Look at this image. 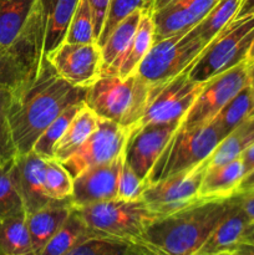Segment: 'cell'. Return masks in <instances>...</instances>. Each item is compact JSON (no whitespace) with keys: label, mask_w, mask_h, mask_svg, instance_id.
Masks as SVG:
<instances>
[{"label":"cell","mask_w":254,"mask_h":255,"mask_svg":"<svg viewBox=\"0 0 254 255\" xmlns=\"http://www.w3.org/2000/svg\"><path fill=\"white\" fill-rule=\"evenodd\" d=\"M242 242H244V243L254 244V223L249 224L248 228L246 229L243 238H242Z\"/></svg>","instance_id":"46"},{"label":"cell","mask_w":254,"mask_h":255,"mask_svg":"<svg viewBox=\"0 0 254 255\" xmlns=\"http://www.w3.org/2000/svg\"><path fill=\"white\" fill-rule=\"evenodd\" d=\"M251 71H252V67H251ZM251 86H252V92H253V102H254V75L252 74V79H251ZM254 115V110H253V114Z\"/></svg>","instance_id":"49"},{"label":"cell","mask_w":254,"mask_h":255,"mask_svg":"<svg viewBox=\"0 0 254 255\" xmlns=\"http://www.w3.org/2000/svg\"><path fill=\"white\" fill-rule=\"evenodd\" d=\"M219 0H176L153 11L154 42L196 26Z\"/></svg>","instance_id":"17"},{"label":"cell","mask_w":254,"mask_h":255,"mask_svg":"<svg viewBox=\"0 0 254 255\" xmlns=\"http://www.w3.org/2000/svg\"><path fill=\"white\" fill-rule=\"evenodd\" d=\"M69 255H158L143 243L96 237L80 244Z\"/></svg>","instance_id":"28"},{"label":"cell","mask_w":254,"mask_h":255,"mask_svg":"<svg viewBox=\"0 0 254 255\" xmlns=\"http://www.w3.org/2000/svg\"><path fill=\"white\" fill-rule=\"evenodd\" d=\"M142 10H136L119 22L110 32L106 41L101 46L102 75H117L121 60L131 44L133 35L138 27Z\"/></svg>","instance_id":"21"},{"label":"cell","mask_w":254,"mask_h":255,"mask_svg":"<svg viewBox=\"0 0 254 255\" xmlns=\"http://www.w3.org/2000/svg\"><path fill=\"white\" fill-rule=\"evenodd\" d=\"M241 158L243 161L244 166V172H246V176H248L249 173L254 171V142L249 144L241 154Z\"/></svg>","instance_id":"41"},{"label":"cell","mask_w":254,"mask_h":255,"mask_svg":"<svg viewBox=\"0 0 254 255\" xmlns=\"http://www.w3.org/2000/svg\"><path fill=\"white\" fill-rule=\"evenodd\" d=\"M10 100L11 89L0 85V166L7 163L17 156V149L7 119Z\"/></svg>","instance_id":"35"},{"label":"cell","mask_w":254,"mask_h":255,"mask_svg":"<svg viewBox=\"0 0 254 255\" xmlns=\"http://www.w3.org/2000/svg\"><path fill=\"white\" fill-rule=\"evenodd\" d=\"M253 40L254 14L234 17L204 47L189 69V77L204 84L212 77L246 61Z\"/></svg>","instance_id":"6"},{"label":"cell","mask_w":254,"mask_h":255,"mask_svg":"<svg viewBox=\"0 0 254 255\" xmlns=\"http://www.w3.org/2000/svg\"><path fill=\"white\" fill-rule=\"evenodd\" d=\"M251 67H252V74L254 75V64H251Z\"/></svg>","instance_id":"50"},{"label":"cell","mask_w":254,"mask_h":255,"mask_svg":"<svg viewBox=\"0 0 254 255\" xmlns=\"http://www.w3.org/2000/svg\"><path fill=\"white\" fill-rule=\"evenodd\" d=\"M97 236L86 224L76 208L71 212L64 226L50 239L37 255H69L80 244Z\"/></svg>","instance_id":"23"},{"label":"cell","mask_w":254,"mask_h":255,"mask_svg":"<svg viewBox=\"0 0 254 255\" xmlns=\"http://www.w3.org/2000/svg\"><path fill=\"white\" fill-rule=\"evenodd\" d=\"M231 209L218 226L214 228L211 236L202 244L194 255H221L231 253L242 242L244 232L251 224L237 202L236 196H232Z\"/></svg>","instance_id":"18"},{"label":"cell","mask_w":254,"mask_h":255,"mask_svg":"<svg viewBox=\"0 0 254 255\" xmlns=\"http://www.w3.org/2000/svg\"><path fill=\"white\" fill-rule=\"evenodd\" d=\"M188 71L189 69L162 85H154L143 117L137 126L183 120L204 85L193 81Z\"/></svg>","instance_id":"11"},{"label":"cell","mask_w":254,"mask_h":255,"mask_svg":"<svg viewBox=\"0 0 254 255\" xmlns=\"http://www.w3.org/2000/svg\"><path fill=\"white\" fill-rule=\"evenodd\" d=\"M80 0H46L44 56L49 57L65 42Z\"/></svg>","instance_id":"22"},{"label":"cell","mask_w":254,"mask_h":255,"mask_svg":"<svg viewBox=\"0 0 254 255\" xmlns=\"http://www.w3.org/2000/svg\"><path fill=\"white\" fill-rule=\"evenodd\" d=\"M253 187H254V171L252 172V173H249L248 176L244 177L243 181H242V183L239 184L238 192L246 191V189L253 188Z\"/></svg>","instance_id":"45"},{"label":"cell","mask_w":254,"mask_h":255,"mask_svg":"<svg viewBox=\"0 0 254 255\" xmlns=\"http://www.w3.org/2000/svg\"><path fill=\"white\" fill-rule=\"evenodd\" d=\"M206 46L194 27L178 32L154 42L136 72L152 86L162 85L191 69Z\"/></svg>","instance_id":"8"},{"label":"cell","mask_w":254,"mask_h":255,"mask_svg":"<svg viewBox=\"0 0 254 255\" xmlns=\"http://www.w3.org/2000/svg\"><path fill=\"white\" fill-rule=\"evenodd\" d=\"M46 0H0V45L27 74L44 59Z\"/></svg>","instance_id":"3"},{"label":"cell","mask_w":254,"mask_h":255,"mask_svg":"<svg viewBox=\"0 0 254 255\" xmlns=\"http://www.w3.org/2000/svg\"><path fill=\"white\" fill-rule=\"evenodd\" d=\"M125 152L112 161L91 167L74 178L71 202L74 207L90 206L119 198V179Z\"/></svg>","instance_id":"15"},{"label":"cell","mask_w":254,"mask_h":255,"mask_svg":"<svg viewBox=\"0 0 254 255\" xmlns=\"http://www.w3.org/2000/svg\"><path fill=\"white\" fill-rule=\"evenodd\" d=\"M45 162L46 158L34 151L17 154L12 161V177L26 214L55 202L45 191Z\"/></svg>","instance_id":"16"},{"label":"cell","mask_w":254,"mask_h":255,"mask_svg":"<svg viewBox=\"0 0 254 255\" xmlns=\"http://www.w3.org/2000/svg\"><path fill=\"white\" fill-rule=\"evenodd\" d=\"M248 147L246 139H244L243 134H242L239 127H237L232 133L224 137L216 148L213 149L208 158L204 161L207 168L208 167H217L222 166V164L229 163V162L234 161V159L239 158L242 152Z\"/></svg>","instance_id":"36"},{"label":"cell","mask_w":254,"mask_h":255,"mask_svg":"<svg viewBox=\"0 0 254 255\" xmlns=\"http://www.w3.org/2000/svg\"><path fill=\"white\" fill-rule=\"evenodd\" d=\"M84 105L85 102H80V104L72 105V106L67 107L65 111H62L47 126V128L42 132L41 136L37 138L34 147H32V151L39 154V156L44 157V158H54L55 146L62 137L64 132L66 131L70 122L74 120V117L84 107Z\"/></svg>","instance_id":"30"},{"label":"cell","mask_w":254,"mask_h":255,"mask_svg":"<svg viewBox=\"0 0 254 255\" xmlns=\"http://www.w3.org/2000/svg\"><path fill=\"white\" fill-rule=\"evenodd\" d=\"M234 196H236L239 207L244 212L247 218L249 219L251 224L254 223V187L246 189V191L237 192Z\"/></svg>","instance_id":"40"},{"label":"cell","mask_w":254,"mask_h":255,"mask_svg":"<svg viewBox=\"0 0 254 255\" xmlns=\"http://www.w3.org/2000/svg\"><path fill=\"white\" fill-rule=\"evenodd\" d=\"M221 255H233L232 253H226V254H221Z\"/></svg>","instance_id":"51"},{"label":"cell","mask_w":254,"mask_h":255,"mask_svg":"<svg viewBox=\"0 0 254 255\" xmlns=\"http://www.w3.org/2000/svg\"><path fill=\"white\" fill-rule=\"evenodd\" d=\"M232 197L199 201L146 229L142 243L158 255H194L231 209Z\"/></svg>","instance_id":"2"},{"label":"cell","mask_w":254,"mask_h":255,"mask_svg":"<svg viewBox=\"0 0 254 255\" xmlns=\"http://www.w3.org/2000/svg\"><path fill=\"white\" fill-rule=\"evenodd\" d=\"M246 172L241 157L222 166L208 167L199 187V198L202 201L229 198L238 192Z\"/></svg>","instance_id":"20"},{"label":"cell","mask_w":254,"mask_h":255,"mask_svg":"<svg viewBox=\"0 0 254 255\" xmlns=\"http://www.w3.org/2000/svg\"><path fill=\"white\" fill-rule=\"evenodd\" d=\"M242 134H243L244 139H246L247 144H251L254 142V115L249 116L243 124L239 126Z\"/></svg>","instance_id":"42"},{"label":"cell","mask_w":254,"mask_h":255,"mask_svg":"<svg viewBox=\"0 0 254 255\" xmlns=\"http://www.w3.org/2000/svg\"><path fill=\"white\" fill-rule=\"evenodd\" d=\"M247 62H248V64H254V40L251 45L248 55H247Z\"/></svg>","instance_id":"48"},{"label":"cell","mask_w":254,"mask_h":255,"mask_svg":"<svg viewBox=\"0 0 254 255\" xmlns=\"http://www.w3.org/2000/svg\"><path fill=\"white\" fill-rule=\"evenodd\" d=\"M131 129L116 122L100 119L97 128L85 143L61 162L72 178L91 167L106 163L121 156L126 148Z\"/></svg>","instance_id":"12"},{"label":"cell","mask_w":254,"mask_h":255,"mask_svg":"<svg viewBox=\"0 0 254 255\" xmlns=\"http://www.w3.org/2000/svg\"><path fill=\"white\" fill-rule=\"evenodd\" d=\"M65 42L67 44H92L97 42L95 36L94 19L89 0H80L76 7Z\"/></svg>","instance_id":"33"},{"label":"cell","mask_w":254,"mask_h":255,"mask_svg":"<svg viewBox=\"0 0 254 255\" xmlns=\"http://www.w3.org/2000/svg\"><path fill=\"white\" fill-rule=\"evenodd\" d=\"M253 110V92L249 84L236 97H233L209 124L213 125L224 138L237 127L241 126L249 116H252Z\"/></svg>","instance_id":"27"},{"label":"cell","mask_w":254,"mask_h":255,"mask_svg":"<svg viewBox=\"0 0 254 255\" xmlns=\"http://www.w3.org/2000/svg\"><path fill=\"white\" fill-rule=\"evenodd\" d=\"M76 209L97 236L134 243H142L146 229L159 218L143 199L124 201L116 198Z\"/></svg>","instance_id":"5"},{"label":"cell","mask_w":254,"mask_h":255,"mask_svg":"<svg viewBox=\"0 0 254 255\" xmlns=\"http://www.w3.org/2000/svg\"><path fill=\"white\" fill-rule=\"evenodd\" d=\"M86 90L69 84L44 57L39 67L11 90L7 119L17 154L32 151L37 138L62 111L84 102Z\"/></svg>","instance_id":"1"},{"label":"cell","mask_w":254,"mask_h":255,"mask_svg":"<svg viewBox=\"0 0 254 255\" xmlns=\"http://www.w3.org/2000/svg\"><path fill=\"white\" fill-rule=\"evenodd\" d=\"M243 0H219L201 22L194 26L207 45L216 35L236 17Z\"/></svg>","instance_id":"29"},{"label":"cell","mask_w":254,"mask_h":255,"mask_svg":"<svg viewBox=\"0 0 254 255\" xmlns=\"http://www.w3.org/2000/svg\"><path fill=\"white\" fill-rule=\"evenodd\" d=\"M173 1H176V0H154V10H153V11L162 9V7H164L166 5L171 4V2H173Z\"/></svg>","instance_id":"47"},{"label":"cell","mask_w":254,"mask_h":255,"mask_svg":"<svg viewBox=\"0 0 254 255\" xmlns=\"http://www.w3.org/2000/svg\"><path fill=\"white\" fill-rule=\"evenodd\" d=\"M231 253L233 255H254V244L241 242Z\"/></svg>","instance_id":"43"},{"label":"cell","mask_w":254,"mask_h":255,"mask_svg":"<svg viewBox=\"0 0 254 255\" xmlns=\"http://www.w3.org/2000/svg\"><path fill=\"white\" fill-rule=\"evenodd\" d=\"M97 125L99 117L86 105H84L55 146L54 158L59 162H64L69 158L91 136L92 132L97 128Z\"/></svg>","instance_id":"25"},{"label":"cell","mask_w":254,"mask_h":255,"mask_svg":"<svg viewBox=\"0 0 254 255\" xmlns=\"http://www.w3.org/2000/svg\"><path fill=\"white\" fill-rule=\"evenodd\" d=\"M254 14V0H243L236 17H243Z\"/></svg>","instance_id":"44"},{"label":"cell","mask_w":254,"mask_h":255,"mask_svg":"<svg viewBox=\"0 0 254 255\" xmlns=\"http://www.w3.org/2000/svg\"><path fill=\"white\" fill-rule=\"evenodd\" d=\"M251 64L246 60L204 82L196 101L182 120L181 126L196 127L209 124L233 97L251 84Z\"/></svg>","instance_id":"9"},{"label":"cell","mask_w":254,"mask_h":255,"mask_svg":"<svg viewBox=\"0 0 254 255\" xmlns=\"http://www.w3.org/2000/svg\"><path fill=\"white\" fill-rule=\"evenodd\" d=\"M206 163L181 172L162 181L147 184L142 199L158 217H166L202 201L199 187L206 172Z\"/></svg>","instance_id":"10"},{"label":"cell","mask_w":254,"mask_h":255,"mask_svg":"<svg viewBox=\"0 0 254 255\" xmlns=\"http://www.w3.org/2000/svg\"><path fill=\"white\" fill-rule=\"evenodd\" d=\"M111 0H89L90 7L92 11V19H94V27H95V36L96 40H99L102 30H104L105 20H106L107 10Z\"/></svg>","instance_id":"39"},{"label":"cell","mask_w":254,"mask_h":255,"mask_svg":"<svg viewBox=\"0 0 254 255\" xmlns=\"http://www.w3.org/2000/svg\"><path fill=\"white\" fill-rule=\"evenodd\" d=\"M0 254L35 255L26 223V212L0 219Z\"/></svg>","instance_id":"26"},{"label":"cell","mask_w":254,"mask_h":255,"mask_svg":"<svg viewBox=\"0 0 254 255\" xmlns=\"http://www.w3.org/2000/svg\"><path fill=\"white\" fill-rule=\"evenodd\" d=\"M152 91L153 86L136 71L126 79L102 75L87 87L84 102L100 119L132 129L143 117Z\"/></svg>","instance_id":"4"},{"label":"cell","mask_w":254,"mask_h":255,"mask_svg":"<svg viewBox=\"0 0 254 255\" xmlns=\"http://www.w3.org/2000/svg\"><path fill=\"white\" fill-rule=\"evenodd\" d=\"M182 121L147 124L129 132L125 148V161L147 184V177Z\"/></svg>","instance_id":"13"},{"label":"cell","mask_w":254,"mask_h":255,"mask_svg":"<svg viewBox=\"0 0 254 255\" xmlns=\"http://www.w3.org/2000/svg\"><path fill=\"white\" fill-rule=\"evenodd\" d=\"M27 76L29 74L16 57L0 45V85L14 90Z\"/></svg>","instance_id":"37"},{"label":"cell","mask_w":254,"mask_h":255,"mask_svg":"<svg viewBox=\"0 0 254 255\" xmlns=\"http://www.w3.org/2000/svg\"><path fill=\"white\" fill-rule=\"evenodd\" d=\"M222 139L212 124L196 127L179 125L147 177V184L196 168L208 158Z\"/></svg>","instance_id":"7"},{"label":"cell","mask_w":254,"mask_h":255,"mask_svg":"<svg viewBox=\"0 0 254 255\" xmlns=\"http://www.w3.org/2000/svg\"><path fill=\"white\" fill-rule=\"evenodd\" d=\"M74 178L70 176L61 162L46 158L45 162V191L52 201H64L71 197Z\"/></svg>","instance_id":"31"},{"label":"cell","mask_w":254,"mask_h":255,"mask_svg":"<svg viewBox=\"0 0 254 255\" xmlns=\"http://www.w3.org/2000/svg\"><path fill=\"white\" fill-rule=\"evenodd\" d=\"M74 208L71 198H67L64 201H55L34 213L26 214L27 228L35 255L39 254L47 242L64 226Z\"/></svg>","instance_id":"19"},{"label":"cell","mask_w":254,"mask_h":255,"mask_svg":"<svg viewBox=\"0 0 254 255\" xmlns=\"http://www.w3.org/2000/svg\"><path fill=\"white\" fill-rule=\"evenodd\" d=\"M154 44L153 10H142L138 27L133 35L131 44L127 47L121 60L117 76L126 79L137 70L138 65Z\"/></svg>","instance_id":"24"},{"label":"cell","mask_w":254,"mask_h":255,"mask_svg":"<svg viewBox=\"0 0 254 255\" xmlns=\"http://www.w3.org/2000/svg\"><path fill=\"white\" fill-rule=\"evenodd\" d=\"M47 59L57 74L72 86L89 87L101 76V46L64 42Z\"/></svg>","instance_id":"14"},{"label":"cell","mask_w":254,"mask_h":255,"mask_svg":"<svg viewBox=\"0 0 254 255\" xmlns=\"http://www.w3.org/2000/svg\"><path fill=\"white\" fill-rule=\"evenodd\" d=\"M147 184L139 178L136 172L124 161L119 179V198L124 201H137L142 199V193Z\"/></svg>","instance_id":"38"},{"label":"cell","mask_w":254,"mask_h":255,"mask_svg":"<svg viewBox=\"0 0 254 255\" xmlns=\"http://www.w3.org/2000/svg\"><path fill=\"white\" fill-rule=\"evenodd\" d=\"M136 10H154V0H111L97 44L102 46L115 26Z\"/></svg>","instance_id":"34"},{"label":"cell","mask_w":254,"mask_h":255,"mask_svg":"<svg viewBox=\"0 0 254 255\" xmlns=\"http://www.w3.org/2000/svg\"><path fill=\"white\" fill-rule=\"evenodd\" d=\"M12 161L0 166V219L25 212L12 177Z\"/></svg>","instance_id":"32"}]
</instances>
